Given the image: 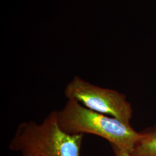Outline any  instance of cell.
Listing matches in <instances>:
<instances>
[{
  "label": "cell",
  "instance_id": "obj_3",
  "mask_svg": "<svg viewBox=\"0 0 156 156\" xmlns=\"http://www.w3.org/2000/svg\"><path fill=\"white\" fill-rule=\"evenodd\" d=\"M68 100L76 101L86 108L129 124L133 108L124 95L115 90L102 88L75 76L64 91Z\"/></svg>",
  "mask_w": 156,
  "mask_h": 156
},
{
  "label": "cell",
  "instance_id": "obj_2",
  "mask_svg": "<svg viewBox=\"0 0 156 156\" xmlns=\"http://www.w3.org/2000/svg\"><path fill=\"white\" fill-rule=\"evenodd\" d=\"M58 123L71 134H93L109 141L112 146L131 153L140 133L115 117L93 111L76 101L68 100L64 107L56 111Z\"/></svg>",
  "mask_w": 156,
  "mask_h": 156
},
{
  "label": "cell",
  "instance_id": "obj_5",
  "mask_svg": "<svg viewBox=\"0 0 156 156\" xmlns=\"http://www.w3.org/2000/svg\"><path fill=\"white\" fill-rule=\"evenodd\" d=\"M112 147L113 149V151L115 152V156H133L128 152L119 149V148H117L115 146H112Z\"/></svg>",
  "mask_w": 156,
  "mask_h": 156
},
{
  "label": "cell",
  "instance_id": "obj_4",
  "mask_svg": "<svg viewBox=\"0 0 156 156\" xmlns=\"http://www.w3.org/2000/svg\"><path fill=\"white\" fill-rule=\"evenodd\" d=\"M130 154L133 156H156V126L140 133Z\"/></svg>",
  "mask_w": 156,
  "mask_h": 156
},
{
  "label": "cell",
  "instance_id": "obj_1",
  "mask_svg": "<svg viewBox=\"0 0 156 156\" xmlns=\"http://www.w3.org/2000/svg\"><path fill=\"white\" fill-rule=\"evenodd\" d=\"M83 138V134L63 131L53 111L41 124H20L9 147L23 156H80Z\"/></svg>",
  "mask_w": 156,
  "mask_h": 156
}]
</instances>
